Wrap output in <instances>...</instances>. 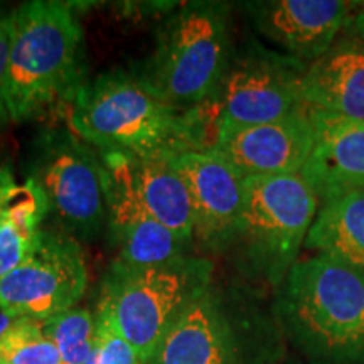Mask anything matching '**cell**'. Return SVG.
<instances>
[{
  "label": "cell",
  "mask_w": 364,
  "mask_h": 364,
  "mask_svg": "<svg viewBox=\"0 0 364 364\" xmlns=\"http://www.w3.org/2000/svg\"><path fill=\"white\" fill-rule=\"evenodd\" d=\"M68 113L70 129L100 154L171 161L209 150L218 135L206 105L181 110L164 102L142 76L122 70L86 81Z\"/></svg>",
  "instance_id": "cell-1"
},
{
  "label": "cell",
  "mask_w": 364,
  "mask_h": 364,
  "mask_svg": "<svg viewBox=\"0 0 364 364\" xmlns=\"http://www.w3.org/2000/svg\"><path fill=\"white\" fill-rule=\"evenodd\" d=\"M7 66L12 124L70 112L85 81L83 27L71 4L29 0L14 9Z\"/></svg>",
  "instance_id": "cell-2"
},
{
  "label": "cell",
  "mask_w": 364,
  "mask_h": 364,
  "mask_svg": "<svg viewBox=\"0 0 364 364\" xmlns=\"http://www.w3.org/2000/svg\"><path fill=\"white\" fill-rule=\"evenodd\" d=\"M282 329L311 364H364V270L327 253L297 260L279 287Z\"/></svg>",
  "instance_id": "cell-3"
},
{
  "label": "cell",
  "mask_w": 364,
  "mask_h": 364,
  "mask_svg": "<svg viewBox=\"0 0 364 364\" xmlns=\"http://www.w3.org/2000/svg\"><path fill=\"white\" fill-rule=\"evenodd\" d=\"M233 53L230 4L188 2L164 22L140 76L164 102L196 110L215 95Z\"/></svg>",
  "instance_id": "cell-4"
},
{
  "label": "cell",
  "mask_w": 364,
  "mask_h": 364,
  "mask_svg": "<svg viewBox=\"0 0 364 364\" xmlns=\"http://www.w3.org/2000/svg\"><path fill=\"white\" fill-rule=\"evenodd\" d=\"M318 211V198L300 174L245 177V199L233 248L252 279L280 287L297 263Z\"/></svg>",
  "instance_id": "cell-5"
},
{
  "label": "cell",
  "mask_w": 364,
  "mask_h": 364,
  "mask_svg": "<svg viewBox=\"0 0 364 364\" xmlns=\"http://www.w3.org/2000/svg\"><path fill=\"white\" fill-rule=\"evenodd\" d=\"M213 272L208 258L193 255L147 267L117 260L105 277L100 302L145 364L181 314L213 285Z\"/></svg>",
  "instance_id": "cell-6"
},
{
  "label": "cell",
  "mask_w": 364,
  "mask_h": 364,
  "mask_svg": "<svg viewBox=\"0 0 364 364\" xmlns=\"http://www.w3.org/2000/svg\"><path fill=\"white\" fill-rule=\"evenodd\" d=\"M275 332L253 304L211 285L172 324L145 364H268Z\"/></svg>",
  "instance_id": "cell-7"
},
{
  "label": "cell",
  "mask_w": 364,
  "mask_h": 364,
  "mask_svg": "<svg viewBox=\"0 0 364 364\" xmlns=\"http://www.w3.org/2000/svg\"><path fill=\"white\" fill-rule=\"evenodd\" d=\"M31 179L43 191L48 216L76 241L95 240L108 223V174L97 149L71 129L36 140Z\"/></svg>",
  "instance_id": "cell-8"
},
{
  "label": "cell",
  "mask_w": 364,
  "mask_h": 364,
  "mask_svg": "<svg viewBox=\"0 0 364 364\" xmlns=\"http://www.w3.org/2000/svg\"><path fill=\"white\" fill-rule=\"evenodd\" d=\"M307 65L258 41L235 48L225 76L206 103L221 127L260 125L304 107Z\"/></svg>",
  "instance_id": "cell-9"
},
{
  "label": "cell",
  "mask_w": 364,
  "mask_h": 364,
  "mask_svg": "<svg viewBox=\"0 0 364 364\" xmlns=\"http://www.w3.org/2000/svg\"><path fill=\"white\" fill-rule=\"evenodd\" d=\"M88 285V267L80 241L43 228L33 253L0 280V311L14 318L46 321L75 309Z\"/></svg>",
  "instance_id": "cell-10"
},
{
  "label": "cell",
  "mask_w": 364,
  "mask_h": 364,
  "mask_svg": "<svg viewBox=\"0 0 364 364\" xmlns=\"http://www.w3.org/2000/svg\"><path fill=\"white\" fill-rule=\"evenodd\" d=\"M309 107L260 125L221 127L209 149L241 177L300 174L314 149Z\"/></svg>",
  "instance_id": "cell-11"
},
{
  "label": "cell",
  "mask_w": 364,
  "mask_h": 364,
  "mask_svg": "<svg viewBox=\"0 0 364 364\" xmlns=\"http://www.w3.org/2000/svg\"><path fill=\"white\" fill-rule=\"evenodd\" d=\"M189 191L194 240L211 252L233 248L243 211L245 177L211 150H193L171 159Z\"/></svg>",
  "instance_id": "cell-12"
},
{
  "label": "cell",
  "mask_w": 364,
  "mask_h": 364,
  "mask_svg": "<svg viewBox=\"0 0 364 364\" xmlns=\"http://www.w3.org/2000/svg\"><path fill=\"white\" fill-rule=\"evenodd\" d=\"M359 6L348 0H257L245 9L258 33L309 65L329 49Z\"/></svg>",
  "instance_id": "cell-13"
},
{
  "label": "cell",
  "mask_w": 364,
  "mask_h": 364,
  "mask_svg": "<svg viewBox=\"0 0 364 364\" xmlns=\"http://www.w3.org/2000/svg\"><path fill=\"white\" fill-rule=\"evenodd\" d=\"M304 102L364 122V2L329 49L307 65Z\"/></svg>",
  "instance_id": "cell-14"
},
{
  "label": "cell",
  "mask_w": 364,
  "mask_h": 364,
  "mask_svg": "<svg viewBox=\"0 0 364 364\" xmlns=\"http://www.w3.org/2000/svg\"><path fill=\"white\" fill-rule=\"evenodd\" d=\"M307 107L316 140L300 176L318 203L364 189V122Z\"/></svg>",
  "instance_id": "cell-15"
},
{
  "label": "cell",
  "mask_w": 364,
  "mask_h": 364,
  "mask_svg": "<svg viewBox=\"0 0 364 364\" xmlns=\"http://www.w3.org/2000/svg\"><path fill=\"white\" fill-rule=\"evenodd\" d=\"M103 161V159H102ZM105 166V164H103ZM107 169V167H105ZM108 174V230L117 245L118 262L127 265H162L188 257L191 245L154 220L115 172Z\"/></svg>",
  "instance_id": "cell-16"
},
{
  "label": "cell",
  "mask_w": 364,
  "mask_h": 364,
  "mask_svg": "<svg viewBox=\"0 0 364 364\" xmlns=\"http://www.w3.org/2000/svg\"><path fill=\"white\" fill-rule=\"evenodd\" d=\"M107 169L129 186L132 194L154 220L193 245L194 215L182 177L164 159H136L122 154H100Z\"/></svg>",
  "instance_id": "cell-17"
},
{
  "label": "cell",
  "mask_w": 364,
  "mask_h": 364,
  "mask_svg": "<svg viewBox=\"0 0 364 364\" xmlns=\"http://www.w3.org/2000/svg\"><path fill=\"white\" fill-rule=\"evenodd\" d=\"M306 247L364 270V189L322 203Z\"/></svg>",
  "instance_id": "cell-18"
},
{
  "label": "cell",
  "mask_w": 364,
  "mask_h": 364,
  "mask_svg": "<svg viewBox=\"0 0 364 364\" xmlns=\"http://www.w3.org/2000/svg\"><path fill=\"white\" fill-rule=\"evenodd\" d=\"M48 218L43 191L27 177L19 184L0 226V280L33 253Z\"/></svg>",
  "instance_id": "cell-19"
},
{
  "label": "cell",
  "mask_w": 364,
  "mask_h": 364,
  "mask_svg": "<svg viewBox=\"0 0 364 364\" xmlns=\"http://www.w3.org/2000/svg\"><path fill=\"white\" fill-rule=\"evenodd\" d=\"M59 353V364H85L95 349V314L75 307L41 321Z\"/></svg>",
  "instance_id": "cell-20"
},
{
  "label": "cell",
  "mask_w": 364,
  "mask_h": 364,
  "mask_svg": "<svg viewBox=\"0 0 364 364\" xmlns=\"http://www.w3.org/2000/svg\"><path fill=\"white\" fill-rule=\"evenodd\" d=\"M56 346L41 321L19 317L0 341V364H59Z\"/></svg>",
  "instance_id": "cell-21"
},
{
  "label": "cell",
  "mask_w": 364,
  "mask_h": 364,
  "mask_svg": "<svg viewBox=\"0 0 364 364\" xmlns=\"http://www.w3.org/2000/svg\"><path fill=\"white\" fill-rule=\"evenodd\" d=\"M93 356L95 364H144L103 302H98L95 314Z\"/></svg>",
  "instance_id": "cell-22"
},
{
  "label": "cell",
  "mask_w": 364,
  "mask_h": 364,
  "mask_svg": "<svg viewBox=\"0 0 364 364\" xmlns=\"http://www.w3.org/2000/svg\"><path fill=\"white\" fill-rule=\"evenodd\" d=\"M12 39V12H0V129L12 124L7 102V66Z\"/></svg>",
  "instance_id": "cell-23"
},
{
  "label": "cell",
  "mask_w": 364,
  "mask_h": 364,
  "mask_svg": "<svg viewBox=\"0 0 364 364\" xmlns=\"http://www.w3.org/2000/svg\"><path fill=\"white\" fill-rule=\"evenodd\" d=\"M17 188H19V182L16 181L12 164L6 156L0 154V226H2L7 208L11 204Z\"/></svg>",
  "instance_id": "cell-24"
},
{
  "label": "cell",
  "mask_w": 364,
  "mask_h": 364,
  "mask_svg": "<svg viewBox=\"0 0 364 364\" xmlns=\"http://www.w3.org/2000/svg\"><path fill=\"white\" fill-rule=\"evenodd\" d=\"M16 321L12 316H9V314H6L4 311H0V341H2L4 334L9 331V327L12 326V322Z\"/></svg>",
  "instance_id": "cell-25"
},
{
  "label": "cell",
  "mask_w": 364,
  "mask_h": 364,
  "mask_svg": "<svg viewBox=\"0 0 364 364\" xmlns=\"http://www.w3.org/2000/svg\"><path fill=\"white\" fill-rule=\"evenodd\" d=\"M85 364H95V356H93V354H91V358Z\"/></svg>",
  "instance_id": "cell-26"
}]
</instances>
